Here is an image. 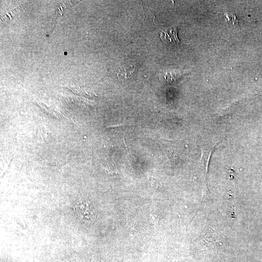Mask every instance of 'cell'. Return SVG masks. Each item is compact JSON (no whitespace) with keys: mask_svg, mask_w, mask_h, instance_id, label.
I'll use <instances>...</instances> for the list:
<instances>
[{"mask_svg":"<svg viewBox=\"0 0 262 262\" xmlns=\"http://www.w3.org/2000/svg\"><path fill=\"white\" fill-rule=\"evenodd\" d=\"M136 71V67L133 65H130L120 68L117 73V76L120 81H124L133 75Z\"/></svg>","mask_w":262,"mask_h":262,"instance_id":"cell-3","label":"cell"},{"mask_svg":"<svg viewBox=\"0 0 262 262\" xmlns=\"http://www.w3.org/2000/svg\"><path fill=\"white\" fill-rule=\"evenodd\" d=\"M160 38L164 42L173 45H178L180 40L178 37V29L172 27L167 29L160 33Z\"/></svg>","mask_w":262,"mask_h":262,"instance_id":"cell-2","label":"cell"},{"mask_svg":"<svg viewBox=\"0 0 262 262\" xmlns=\"http://www.w3.org/2000/svg\"><path fill=\"white\" fill-rule=\"evenodd\" d=\"M74 210L79 218L82 220H92L94 208L88 200H78L74 204Z\"/></svg>","mask_w":262,"mask_h":262,"instance_id":"cell-1","label":"cell"},{"mask_svg":"<svg viewBox=\"0 0 262 262\" xmlns=\"http://www.w3.org/2000/svg\"><path fill=\"white\" fill-rule=\"evenodd\" d=\"M224 16L226 21L232 24L233 25H237L239 24L238 19L234 14L230 12H226L224 13Z\"/></svg>","mask_w":262,"mask_h":262,"instance_id":"cell-4","label":"cell"}]
</instances>
